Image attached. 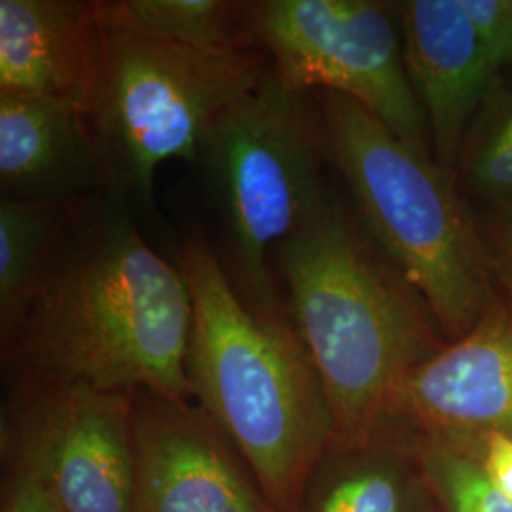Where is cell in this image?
I'll use <instances>...</instances> for the list:
<instances>
[{
  "label": "cell",
  "mask_w": 512,
  "mask_h": 512,
  "mask_svg": "<svg viewBox=\"0 0 512 512\" xmlns=\"http://www.w3.org/2000/svg\"><path fill=\"white\" fill-rule=\"evenodd\" d=\"M128 203L103 192L76 215L4 344L27 380L188 403L190 287L141 236Z\"/></svg>",
  "instance_id": "1"
},
{
  "label": "cell",
  "mask_w": 512,
  "mask_h": 512,
  "mask_svg": "<svg viewBox=\"0 0 512 512\" xmlns=\"http://www.w3.org/2000/svg\"><path fill=\"white\" fill-rule=\"evenodd\" d=\"M274 270L325 387L336 440L365 444L404 376L439 351L431 313L329 196L277 245Z\"/></svg>",
  "instance_id": "2"
},
{
  "label": "cell",
  "mask_w": 512,
  "mask_h": 512,
  "mask_svg": "<svg viewBox=\"0 0 512 512\" xmlns=\"http://www.w3.org/2000/svg\"><path fill=\"white\" fill-rule=\"evenodd\" d=\"M179 266L194 323L186 372L203 414L238 448L277 512H296L336 427L325 387L291 323L239 298L207 239L186 236Z\"/></svg>",
  "instance_id": "3"
},
{
  "label": "cell",
  "mask_w": 512,
  "mask_h": 512,
  "mask_svg": "<svg viewBox=\"0 0 512 512\" xmlns=\"http://www.w3.org/2000/svg\"><path fill=\"white\" fill-rule=\"evenodd\" d=\"M329 160L346 181L368 238L450 338H463L494 308L488 243L450 173L406 145L357 101L313 93Z\"/></svg>",
  "instance_id": "4"
},
{
  "label": "cell",
  "mask_w": 512,
  "mask_h": 512,
  "mask_svg": "<svg viewBox=\"0 0 512 512\" xmlns=\"http://www.w3.org/2000/svg\"><path fill=\"white\" fill-rule=\"evenodd\" d=\"M325 160L329 147L315 95L287 86L272 65L200 145L196 165L222 232L220 264L247 308L268 321L291 323L274 251L325 202Z\"/></svg>",
  "instance_id": "5"
},
{
  "label": "cell",
  "mask_w": 512,
  "mask_h": 512,
  "mask_svg": "<svg viewBox=\"0 0 512 512\" xmlns=\"http://www.w3.org/2000/svg\"><path fill=\"white\" fill-rule=\"evenodd\" d=\"M270 67L260 50H198L105 29L88 116L107 192L150 202L160 165H196L203 137Z\"/></svg>",
  "instance_id": "6"
},
{
  "label": "cell",
  "mask_w": 512,
  "mask_h": 512,
  "mask_svg": "<svg viewBox=\"0 0 512 512\" xmlns=\"http://www.w3.org/2000/svg\"><path fill=\"white\" fill-rule=\"evenodd\" d=\"M255 48L294 90L357 101L406 145L433 156L404 63L397 4L376 0H256Z\"/></svg>",
  "instance_id": "7"
},
{
  "label": "cell",
  "mask_w": 512,
  "mask_h": 512,
  "mask_svg": "<svg viewBox=\"0 0 512 512\" xmlns=\"http://www.w3.org/2000/svg\"><path fill=\"white\" fill-rule=\"evenodd\" d=\"M12 433L65 512H135L137 437L131 393L21 378Z\"/></svg>",
  "instance_id": "8"
},
{
  "label": "cell",
  "mask_w": 512,
  "mask_h": 512,
  "mask_svg": "<svg viewBox=\"0 0 512 512\" xmlns=\"http://www.w3.org/2000/svg\"><path fill=\"white\" fill-rule=\"evenodd\" d=\"M137 437L135 512H277L234 465L202 410L131 393Z\"/></svg>",
  "instance_id": "9"
},
{
  "label": "cell",
  "mask_w": 512,
  "mask_h": 512,
  "mask_svg": "<svg viewBox=\"0 0 512 512\" xmlns=\"http://www.w3.org/2000/svg\"><path fill=\"white\" fill-rule=\"evenodd\" d=\"M404 63L420 101L435 162L450 173L465 129L503 65L465 0L397 4Z\"/></svg>",
  "instance_id": "10"
},
{
  "label": "cell",
  "mask_w": 512,
  "mask_h": 512,
  "mask_svg": "<svg viewBox=\"0 0 512 512\" xmlns=\"http://www.w3.org/2000/svg\"><path fill=\"white\" fill-rule=\"evenodd\" d=\"M389 412L446 435L512 439V306L495 302L475 329L414 366Z\"/></svg>",
  "instance_id": "11"
},
{
  "label": "cell",
  "mask_w": 512,
  "mask_h": 512,
  "mask_svg": "<svg viewBox=\"0 0 512 512\" xmlns=\"http://www.w3.org/2000/svg\"><path fill=\"white\" fill-rule=\"evenodd\" d=\"M0 190L6 200L90 202L107 192L88 110L0 93Z\"/></svg>",
  "instance_id": "12"
},
{
  "label": "cell",
  "mask_w": 512,
  "mask_h": 512,
  "mask_svg": "<svg viewBox=\"0 0 512 512\" xmlns=\"http://www.w3.org/2000/svg\"><path fill=\"white\" fill-rule=\"evenodd\" d=\"M101 40L97 2L0 0V93L88 110Z\"/></svg>",
  "instance_id": "13"
},
{
  "label": "cell",
  "mask_w": 512,
  "mask_h": 512,
  "mask_svg": "<svg viewBox=\"0 0 512 512\" xmlns=\"http://www.w3.org/2000/svg\"><path fill=\"white\" fill-rule=\"evenodd\" d=\"M97 10L105 29L198 50H258L251 33V2L101 0Z\"/></svg>",
  "instance_id": "14"
},
{
  "label": "cell",
  "mask_w": 512,
  "mask_h": 512,
  "mask_svg": "<svg viewBox=\"0 0 512 512\" xmlns=\"http://www.w3.org/2000/svg\"><path fill=\"white\" fill-rule=\"evenodd\" d=\"M92 202V200H90ZM90 202L0 200V327L14 330L55 245Z\"/></svg>",
  "instance_id": "15"
},
{
  "label": "cell",
  "mask_w": 512,
  "mask_h": 512,
  "mask_svg": "<svg viewBox=\"0 0 512 512\" xmlns=\"http://www.w3.org/2000/svg\"><path fill=\"white\" fill-rule=\"evenodd\" d=\"M465 169L476 194L497 203L511 202L512 86L495 99L476 129Z\"/></svg>",
  "instance_id": "16"
},
{
  "label": "cell",
  "mask_w": 512,
  "mask_h": 512,
  "mask_svg": "<svg viewBox=\"0 0 512 512\" xmlns=\"http://www.w3.org/2000/svg\"><path fill=\"white\" fill-rule=\"evenodd\" d=\"M423 463L446 512H512V501L495 488L484 467L456 448L435 446Z\"/></svg>",
  "instance_id": "17"
},
{
  "label": "cell",
  "mask_w": 512,
  "mask_h": 512,
  "mask_svg": "<svg viewBox=\"0 0 512 512\" xmlns=\"http://www.w3.org/2000/svg\"><path fill=\"white\" fill-rule=\"evenodd\" d=\"M403 492L387 469H363L340 478L313 512H401Z\"/></svg>",
  "instance_id": "18"
},
{
  "label": "cell",
  "mask_w": 512,
  "mask_h": 512,
  "mask_svg": "<svg viewBox=\"0 0 512 512\" xmlns=\"http://www.w3.org/2000/svg\"><path fill=\"white\" fill-rule=\"evenodd\" d=\"M465 4L494 46L503 71L512 73V0H465Z\"/></svg>",
  "instance_id": "19"
},
{
  "label": "cell",
  "mask_w": 512,
  "mask_h": 512,
  "mask_svg": "<svg viewBox=\"0 0 512 512\" xmlns=\"http://www.w3.org/2000/svg\"><path fill=\"white\" fill-rule=\"evenodd\" d=\"M4 512H65L46 482L25 463L12 482Z\"/></svg>",
  "instance_id": "20"
},
{
  "label": "cell",
  "mask_w": 512,
  "mask_h": 512,
  "mask_svg": "<svg viewBox=\"0 0 512 512\" xmlns=\"http://www.w3.org/2000/svg\"><path fill=\"white\" fill-rule=\"evenodd\" d=\"M482 467L495 488L512 501V439L505 435L484 437Z\"/></svg>",
  "instance_id": "21"
},
{
  "label": "cell",
  "mask_w": 512,
  "mask_h": 512,
  "mask_svg": "<svg viewBox=\"0 0 512 512\" xmlns=\"http://www.w3.org/2000/svg\"><path fill=\"white\" fill-rule=\"evenodd\" d=\"M490 256L494 264V272L503 279L509 293L512 294V200L499 203V217L492 234Z\"/></svg>",
  "instance_id": "22"
}]
</instances>
